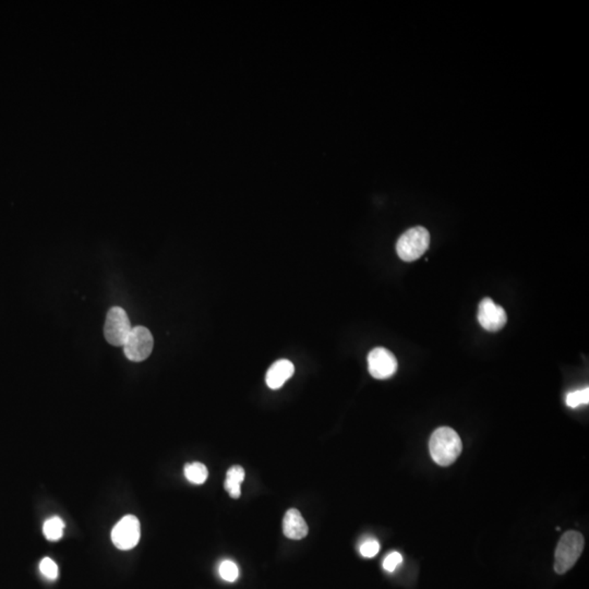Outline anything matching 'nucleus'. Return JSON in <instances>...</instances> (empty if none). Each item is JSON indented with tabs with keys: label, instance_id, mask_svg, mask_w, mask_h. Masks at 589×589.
Masks as SVG:
<instances>
[{
	"label": "nucleus",
	"instance_id": "obj_1",
	"mask_svg": "<svg viewBox=\"0 0 589 589\" xmlns=\"http://www.w3.org/2000/svg\"><path fill=\"white\" fill-rule=\"evenodd\" d=\"M463 444L455 430L450 427L438 428L430 438L429 450L434 463L450 466L461 455Z\"/></svg>",
	"mask_w": 589,
	"mask_h": 589
},
{
	"label": "nucleus",
	"instance_id": "obj_2",
	"mask_svg": "<svg viewBox=\"0 0 589 589\" xmlns=\"http://www.w3.org/2000/svg\"><path fill=\"white\" fill-rule=\"evenodd\" d=\"M584 543L582 534L574 530H569L561 537L555 557V571L557 574H564L574 567L582 555Z\"/></svg>",
	"mask_w": 589,
	"mask_h": 589
},
{
	"label": "nucleus",
	"instance_id": "obj_3",
	"mask_svg": "<svg viewBox=\"0 0 589 589\" xmlns=\"http://www.w3.org/2000/svg\"><path fill=\"white\" fill-rule=\"evenodd\" d=\"M429 244V232L422 226L414 227L405 232L397 240V254L403 261H416L428 250Z\"/></svg>",
	"mask_w": 589,
	"mask_h": 589
},
{
	"label": "nucleus",
	"instance_id": "obj_4",
	"mask_svg": "<svg viewBox=\"0 0 589 589\" xmlns=\"http://www.w3.org/2000/svg\"><path fill=\"white\" fill-rule=\"evenodd\" d=\"M132 326L126 311L120 307H113L107 312L104 326V335L111 345L123 346L130 334Z\"/></svg>",
	"mask_w": 589,
	"mask_h": 589
},
{
	"label": "nucleus",
	"instance_id": "obj_5",
	"mask_svg": "<svg viewBox=\"0 0 589 589\" xmlns=\"http://www.w3.org/2000/svg\"><path fill=\"white\" fill-rule=\"evenodd\" d=\"M154 346L153 336L144 326L132 328L126 343L123 345L125 355L131 361L140 363L152 353Z\"/></svg>",
	"mask_w": 589,
	"mask_h": 589
},
{
	"label": "nucleus",
	"instance_id": "obj_6",
	"mask_svg": "<svg viewBox=\"0 0 589 589\" xmlns=\"http://www.w3.org/2000/svg\"><path fill=\"white\" fill-rule=\"evenodd\" d=\"M141 526L138 518L127 515L121 518L111 530V541L120 550H130L139 543Z\"/></svg>",
	"mask_w": 589,
	"mask_h": 589
},
{
	"label": "nucleus",
	"instance_id": "obj_7",
	"mask_svg": "<svg viewBox=\"0 0 589 589\" xmlns=\"http://www.w3.org/2000/svg\"><path fill=\"white\" fill-rule=\"evenodd\" d=\"M397 367L396 357L387 348H375L368 355V369L375 379L385 380L393 377Z\"/></svg>",
	"mask_w": 589,
	"mask_h": 589
},
{
	"label": "nucleus",
	"instance_id": "obj_8",
	"mask_svg": "<svg viewBox=\"0 0 589 589\" xmlns=\"http://www.w3.org/2000/svg\"><path fill=\"white\" fill-rule=\"evenodd\" d=\"M478 322L485 330L498 332L506 326L508 316L506 310L497 305L492 299L485 298L479 303Z\"/></svg>",
	"mask_w": 589,
	"mask_h": 589
},
{
	"label": "nucleus",
	"instance_id": "obj_9",
	"mask_svg": "<svg viewBox=\"0 0 589 589\" xmlns=\"http://www.w3.org/2000/svg\"><path fill=\"white\" fill-rule=\"evenodd\" d=\"M283 533L289 539L300 540L308 535V525L296 508L287 511L283 520Z\"/></svg>",
	"mask_w": 589,
	"mask_h": 589
},
{
	"label": "nucleus",
	"instance_id": "obj_10",
	"mask_svg": "<svg viewBox=\"0 0 589 589\" xmlns=\"http://www.w3.org/2000/svg\"><path fill=\"white\" fill-rule=\"evenodd\" d=\"M293 373L295 367L291 361L287 359L279 360L268 370L265 382L270 389H279L289 377H293Z\"/></svg>",
	"mask_w": 589,
	"mask_h": 589
},
{
	"label": "nucleus",
	"instance_id": "obj_11",
	"mask_svg": "<svg viewBox=\"0 0 589 589\" xmlns=\"http://www.w3.org/2000/svg\"><path fill=\"white\" fill-rule=\"evenodd\" d=\"M244 480V469L242 466H233L228 469L225 480V489L233 499H238L242 494L240 485Z\"/></svg>",
	"mask_w": 589,
	"mask_h": 589
},
{
	"label": "nucleus",
	"instance_id": "obj_12",
	"mask_svg": "<svg viewBox=\"0 0 589 589\" xmlns=\"http://www.w3.org/2000/svg\"><path fill=\"white\" fill-rule=\"evenodd\" d=\"M185 477L189 483L193 485H202L207 481L209 476L207 466L205 464L195 462V463L187 464L183 469Z\"/></svg>",
	"mask_w": 589,
	"mask_h": 589
},
{
	"label": "nucleus",
	"instance_id": "obj_13",
	"mask_svg": "<svg viewBox=\"0 0 589 589\" xmlns=\"http://www.w3.org/2000/svg\"><path fill=\"white\" fill-rule=\"evenodd\" d=\"M64 522L58 516H53L45 520L43 526V533L45 537L50 541H57L64 536Z\"/></svg>",
	"mask_w": 589,
	"mask_h": 589
},
{
	"label": "nucleus",
	"instance_id": "obj_14",
	"mask_svg": "<svg viewBox=\"0 0 589 589\" xmlns=\"http://www.w3.org/2000/svg\"><path fill=\"white\" fill-rule=\"evenodd\" d=\"M567 405L571 408H576V407L581 406L583 404H588L589 403V389L588 387H585V389H577V391H573V392L569 393L567 395Z\"/></svg>",
	"mask_w": 589,
	"mask_h": 589
},
{
	"label": "nucleus",
	"instance_id": "obj_15",
	"mask_svg": "<svg viewBox=\"0 0 589 589\" xmlns=\"http://www.w3.org/2000/svg\"><path fill=\"white\" fill-rule=\"evenodd\" d=\"M219 572H220L221 577L224 581L230 583L235 582L240 575L238 567H237L236 563L233 562L230 560H225L221 563Z\"/></svg>",
	"mask_w": 589,
	"mask_h": 589
},
{
	"label": "nucleus",
	"instance_id": "obj_16",
	"mask_svg": "<svg viewBox=\"0 0 589 589\" xmlns=\"http://www.w3.org/2000/svg\"><path fill=\"white\" fill-rule=\"evenodd\" d=\"M40 571L47 579H50V581H55V579L58 578V574H60L58 565L55 563L54 560L48 557H44L41 561Z\"/></svg>",
	"mask_w": 589,
	"mask_h": 589
},
{
	"label": "nucleus",
	"instance_id": "obj_17",
	"mask_svg": "<svg viewBox=\"0 0 589 589\" xmlns=\"http://www.w3.org/2000/svg\"><path fill=\"white\" fill-rule=\"evenodd\" d=\"M360 555L363 557H373L379 553L380 543L377 539H366L359 547Z\"/></svg>",
	"mask_w": 589,
	"mask_h": 589
},
{
	"label": "nucleus",
	"instance_id": "obj_18",
	"mask_svg": "<svg viewBox=\"0 0 589 589\" xmlns=\"http://www.w3.org/2000/svg\"><path fill=\"white\" fill-rule=\"evenodd\" d=\"M403 562V557L400 553L394 551L387 555L384 561H383V569L387 572H394L396 567Z\"/></svg>",
	"mask_w": 589,
	"mask_h": 589
}]
</instances>
